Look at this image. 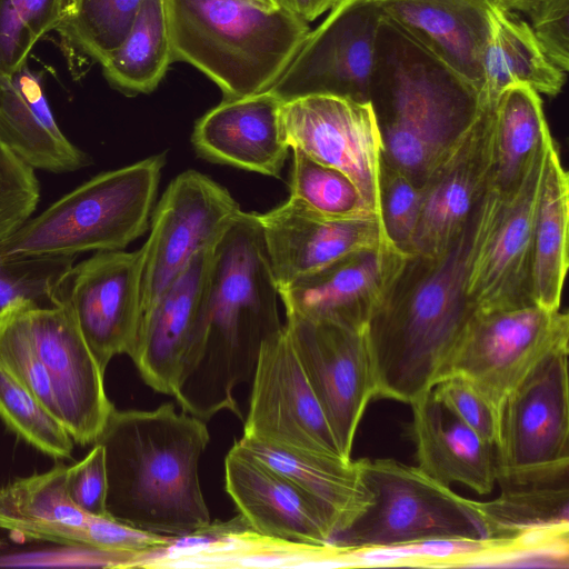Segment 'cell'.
<instances>
[{"label": "cell", "mask_w": 569, "mask_h": 569, "mask_svg": "<svg viewBox=\"0 0 569 569\" xmlns=\"http://www.w3.org/2000/svg\"><path fill=\"white\" fill-rule=\"evenodd\" d=\"M0 420L43 455L57 460L71 458L74 442L61 421L2 367Z\"/></svg>", "instance_id": "36"}, {"label": "cell", "mask_w": 569, "mask_h": 569, "mask_svg": "<svg viewBox=\"0 0 569 569\" xmlns=\"http://www.w3.org/2000/svg\"><path fill=\"white\" fill-rule=\"evenodd\" d=\"M408 254L392 243L347 256L279 288L286 312L366 328Z\"/></svg>", "instance_id": "22"}, {"label": "cell", "mask_w": 569, "mask_h": 569, "mask_svg": "<svg viewBox=\"0 0 569 569\" xmlns=\"http://www.w3.org/2000/svg\"><path fill=\"white\" fill-rule=\"evenodd\" d=\"M501 198L489 188L459 236L436 254H409L367 325L376 399L428 396L478 311L467 295L470 263Z\"/></svg>", "instance_id": "1"}, {"label": "cell", "mask_w": 569, "mask_h": 569, "mask_svg": "<svg viewBox=\"0 0 569 569\" xmlns=\"http://www.w3.org/2000/svg\"><path fill=\"white\" fill-rule=\"evenodd\" d=\"M547 58L557 68L569 69V0H537L526 13Z\"/></svg>", "instance_id": "44"}, {"label": "cell", "mask_w": 569, "mask_h": 569, "mask_svg": "<svg viewBox=\"0 0 569 569\" xmlns=\"http://www.w3.org/2000/svg\"><path fill=\"white\" fill-rule=\"evenodd\" d=\"M431 396L481 438L497 445L500 430L499 415L468 381L456 376L445 377L435 385Z\"/></svg>", "instance_id": "42"}, {"label": "cell", "mask_w": 569, "mask_h": 569, "mask_svg": "<svg viewBox=\"0 0 569 569\" xmlns=\"http://www.w3.org/2000/svg\"><path fill=\"white\" fill-rule=\"evenodd\" d=\"M8 547V542L0 536V551Z\"/></svg>", "instance_id": "48"}, {"label": "cell", "mask_w": 569, "mask_h": 569, "mask_svg": "<svg viewBox=\"0 0 569 569\" xmlns=\"http://www.w3.org/2000/svg\"><path fill=\"white\" fill-rule=\"evenodd\" d=\"M361 466L372 501L331 546L351 549L438 538H485L472 499L459 496L417 466L390 458H362Z\"/></svg>", "instance_id": "7"}, {"label": "cell", "mask_w": 569, "mask_h": 569, "mask_svg": "<svg viewBox=\"0 0 569 569\" xmlns=\"http://www.w3.org/2000/svg\"><path fill=\"white\" fill-rule=\"evenodd\" d=\"M142 0H69L56 30L74 50L102 64L123 42Z\"/></svg>", "instance_id": "35"}, {"label": "cell", "mask_w": 569, "mask_h": 569, "mask_svg": "<svg viewBox=\"0 0 569 569\" xmlns=\"http://www.w3.org/2000/svg\"><path fill=\"white\" fill-rule=\"evenodd\" d=\"M292 150L290 198L328 216L372 213L367 209L355 183L345 173L313 160L299 149Z\"/></svg>", "instance_id": "38"}, {"label": "cell", "mask_w": 569, "mask_h": 569, "mask_svg": "<svg viewBox=\"0 0 569 569\" xmlns=\"http://www.w3.org/2000/svg\"><path fill=\"white\" fill-rule=\"evenodd\" d=\"M239 212L228 190L200 172L189 170L171 181L141 247V315L194 256L214 249Z\"/></svg>", "instance_id": "11"}, {"label": "cell", "mask_w": 569, "mask_h": 569, "mask_svg": "<svg viewBox=\"0 0 569 569\" xmlns=\"http://www.w3.org/2000/svg\"><path fill=\"white\" fill-rule=\"evenodd\" d=\"M493 106L482 102L473 123L420 187L410 254H436L449 247L489 190Z\"/></svg>", "instance_id": "20"}, {"label": "cell", "mask_w": 569, "mask_h": 569, "mask_svg": "<svg viewBox=\"0 0 569 569\" xmlns=\"http://www.w3.org/2000/svg\"><path fill=\"white\" fill-rule=\"evenodd\" d=\"M251 381L243 438L345 459L284 327L263 343Z\"/></svg>", "instance_id": "13"}, {"label": "cell", "mask_w": 569, "mask_h": 569, "mask_svg": "<svg viewBox=\"0 0 569 569\" xmlns=\"http://www.w3.org/2000/svg\"><path fill=\"white\" fill-rule=\"evenodd\" d=\"M546 149L536 158L517 191L501 199L472 258L467 295L479 311L536 305L532 296V232Z\"/></svg>", "instance_id": "18"}, {"label": "cell", "mask_w": 569, "mask_h": 569, "mask_svg": "<svg viewBox=\"0 0 569 569\" xmlns=\"http://www.w3.org/2000/svg\"><path fill=\"white\" fill-rule=\"evenodd\" d=\"M164 156L102 172L0 241V260L126 248L148 228Z\"/></svg>", "instance_id": "6"}, {"label": "cell", "mask_w": 569, "mask_h": 569, "mask_svg": "<svg viewBox=\"0 0 569 569\" xmlns=\"http://www.w3.org/2000/svg\"><path fill=\"white\" fill-rule=\"evenodd\" d=\"M569 481L500 487L498 498L472 499L485 538L568 533Z\"/></svg>", "instance_id": "33"}, {"label": "cell", "mask_w": 569, "mask_h": 569, "mask_svg": "<svg viewBox=\"0 0 569 569\" xmlns=\"http://www.w3.org/2000/svg\"><path fill=\"white\" fill-rule=\"evenodd\" d=\"M257 216L278 289L347 256L391 243L373 213L328 216L289 197Z\"/></svg>", "instance_id": "19"}, {"label": "cell", "mask_w": 569, "mask_h": 569, "mask_svg": "<svg viewBox=\"0 0 569 569\" xmlns=\"http://www.w3.org/2000/svg\"><path fill=\"white\" fill-rule=\"evenodd\" d=\"M551 138L539 93L522 83L507 88L493 106L490 189L511 197Z\"/></svg>", "instance_id": "31"}, {"label": "cell", "mask_w": 569, "mask_h": 569, "mask_svg": "<svg viewBox=\"0 0 569 569\" xmlns=\"http://www.w3.org/2000/svg\"><path fill=\"white\" fill-rule=\"evenodd\" d=\"M171 62L164 1L142 0L126 39L101 66L112 87L136 94L152 91Z\"/></svg>", "instance_id": "34"}, {"label": "cell", "mask_w": 569, "mask_h": 569, "mask_svg": "<svg viewBox=\"0 0 569 569\" xmlns=\"http://www.w3.org/2000/svg\"><path fill=\"white\" fill-rule=\"evenodd\" d=\"M282 103L269 90L224 98L197 121L192 143L208 160L279 177L290 148Z\"/></svg>", "instance_id": "23"}, {"label": "cell", "mask_w": 569, "mask_h": 569, "mask_svg": "<svg viewBox=\"0 0 569 569\" xmlns=\"http://www.w3.org/2000/svg\"><path fill=\"white\" fill-rule=\"evenodd\" d=\"M382 14L376 0H338L269 91L282 102L310 94L369 102Z\"/></svg>", "instance_id": "12"}, {"label": "cell", "mask_w": 569, "mask_h": 569, "mask_svg": "<svg viewBox=\"0 0 569 569\" xmlns=\"http://www.w3.org/2000/svg\"><path fill=\"white\" fill-rule=\"evenodd\" d=\"M256 1L261 2V3H263V4L268 6V7H276V8H278L276 6V3H274V0H256Z\"/></svg>", "instance_id": "47"}, {"label": "cell", "mask_w": 569, "mask_h": 569, "mask_svg": "<svg viewBox=\"0 0 569 569\" xmlns=\"http://www.w3.org/2000/svg\"><path fill=\"white\" fill-rule=\"evenodd\" d=\"M409 436L417 467L437 482L488 495L497 480L496 446L458 420L431 392L412 403Z\"/></svg>", "instance_id": "24"}, {"label": "cell", "mask_w": 569, "mask_h": 569, "mask_svg": "<svg viewBox=\"0 0 569 569\" xmlns=\"http://www.w3.org/2000/svg\"><path fill=\"white\" fill-rule=\"evenodd\" d=\"M39 199L34 169L24 163L0 136V241L30 219Z\"/></svg>", "instance_id": "41"}, {"label": "cell", "mask_w": 569, "mask_h": 569, "mask_svg": "<svg viewBox=\"0 0 569 569\" xmlns=\"http://www.w3.org/2000/svg\"><path fill=\"white\" fill-rule=\"evenodd\" d=\"M531 542L518 538H438L406 545L340 548L336 561L347 566L463 567L528 560Z\"/></svg>", "instance_id": "32"}, {"label": "cell", "mask_w": 569, "mask_h": 569, "mask_svg": "<svg viewBox=\"0 0 569 569\" xmlns=\"http://www.w3.org/2000/svg\"><path fill=\"white\" fill-rule=\"evenodd\" d=\"M497 1L376 0L385 16L479 89L489 14Z\"/></svg>", "instance_id": "25"}, {"label": "cell", "mask_w": 569, "mask_h": 569, "mask_svg": "<svg viewBox=\"0 0 569 569\" xmlns=\"http://www.w3.org/2000/svg\"><path fill=\"white\" fill-rule=\"evenodd\" d=\"M569 317L537 305L477 311L440 379L473 386L499 415L508 396L547 357L568 349ZM439 379V380H440Z\"/></svg>", "instance_id": "9"}, {"label": "cell", "mask_w": 569, "mask_h": 569, "mask_svg": "<svg viewBox=\"0 0 569 569\" xmlns=\"http://www.w3.org/2000/svg\"><path fill=\"white\" fill-rule=\"evenodd\" d=\"M421 210V189L406 174L381 161L379 211L389 241L410 254Z\"/></svg>", "instance_id": "40"}, {"label": "cell", "mask_w": 569, "mask_h": 569, "mask_svg": "<svg viewBox=\"0 0 569 569\" xmlns=\"http://www.w3.org/2000/svg\"><path fill=\"white\" fill-rule=\"evenodd\" d=\"M496 460L499 487L569 480L568 349L541 361L506 399Z\"/></svg>", "instance_id": "8"}, {"label": "cell", "mask_w": 569, "mask_h": 569, "mask_svg": "<svg viewBox=\"0 0 569 569\" xmlns=\"http://www.w3.org/2000/svg\"><path fill=\"white\" fill-rule=\"evenodd\" d=\"M283 327L342 457L351 459L360 421L376 399L367 327L290 312Z\"/></svg>", "instance_id": "10"}, {"label": "cell", "mask_w": 569, "mask_h": 569, "mask_svg": "<svg viewBox=\"0 0 569 569\" xmlns=\"http://www.w3.org/2000/svg\"><path fill=\"white\" fill-rule=\"evenodd\" d=\"M278 297L258 216L240 210L212 251L202 336L174 398L181 410L202 420L223 410L242 418L234 390L283 327Z\"/></svg>", "instance_id": "2"}, {"label": "cell", "mask_w": 569, "mask_h": 569, "mask_svg": "<svg viewBox=\"0 0 569 569\" xmlns=\"http://www.w3.org/2000/svg\"><path fill=\"white\" fill-rule=\"evenodd\" d=\"M67 469L58 461L44 472L0 487V529L21 539L92 548L98 516L84 512L71 500Z\"/></svg>", "instance_id": "26"}, {"label": "cell", "mask_w": 569, "mask_h": 569, "mask_svg": "<svg viewBox=\"0 0 569 569\" xmlns=\"http://www.w3.org/2000/svg\"><path fill=\"white\" fill-rule=\"evenodd\" d=\"M569 178L556 142H548L535 207L532 296L539 307L560 309L568 270Z\"/></svg>", "instance_id": "30"}, {"label": "cell", "mask_w": 569, "mask_h": 569, "mask_svg": "<svg viewBox=\"0 0 569 569\" xmlns=\"http://www.w3.org/2000/svg\"><path fill=\"white\" fill-rule=\"evenodd\" d=\"M69 0H0V77L27 64L30 51L59 26Z\"/></svg>", "instance_id": "37"}, {"label": "cell", "mask_w": 569, "mask_h": 569, "mask_svg": "<svg viewBox=\"0 0 569 569\" xmlns=\"http://www.w3.org/2000/svg\"><path fill=\"white\" fill-rule=\"evenodd\" d=\"M369 102L382 161L419 188L481 110L480 89L382 14Z\"/></svg>", "instance_id": "4"}, {"label": "cell", "mask_w": 569, "mask_h": 569, "mask_svg": "<svg viewBox=\"0 0 569 569\" xmlns=\"http://www.w3.org/2000/svg\"><path fill=\"white\" fill-rule=\"evenodd\" d=\"M237 441L290 479L317 505L331 528L332 539L352 525L372 501L361 459L288 451L243 437Z\"/></svg>", "instance_id": "28"}, {"label": "cell", "mask_w": 569, "mask_h": 569, "mask_svg": "<svg viewBox=\"0 0 569 569\" xmlns=\"http://www.w3.org/2000/svg\"><path fill=\"white\" fill-rule=\"evenodd\" d=\"M66 485L71 500L84 512L109 517L106 508L107 469L101 445L93 443L84 458L68 467Z\"/></svg>", "instance_id": "43"}, {"label": "cell", "mask_w": 569, "mask_h": 569, "mask_svg": "<svg viewBox=\"0 0 569 569\" xmlns=\"http://www.w3.org/2000/svg\"><path fill=\"white\" fill-rule=\"evenodd\" d=\"M224 488L256 535L312 548L331 546V528L317 505L237 440L224 459Z\"/></svg>", "instance_id": "21"}, {"label": "cell", "mask_w": 569, "mask_h": 569, "mask_svg": "<svg viewBox=\"0 0 569 569\" xmlns=\"http://www.w3.org/2000/svg\"><path fill=\"white\" fill-rule=\"evenodd\" d=\"M22 327L50 377L60 421L74 443L93 445L114 406L99 367L71 312L61 302L14 301Z\"/></svg>", "instance_id": "14"}, {"label": "cell", "mask_w": 569, "mask_h": 569, "mask_svg": "<svg viewBox=\"0 0 569 569\" xmlns=\"http://www.w3.org/2000/svg\"><path fill=\"white\" fill-rule=\"evenodd\" d=\"M0 136L32 169L70 172L86 166L88 160L60 130L41 78L28 64L0 77Z\"/></svg>", "instance_id": "27"}, {"label": "cell", "mask_w": 569, "mask_h": 569, "mask_svg": "<svg viewBox=\"0 0 569 569\" xmlns=\"http://www.w3.org/2000/svg\"><path fill=\"white\" fill-rule=\"evenodd\" d=\"M143 251H98L64 273L54 303L71 312L103 372L110 360L129 355L141 316Z\"/></svg>", "instance_id": "16"}, {"label": "cell", "mask_w": 569, "mask_h": 569, "mask_svg": "<svg viewBox=\"0 0 569 569\" xmlns=\"http://www.w3.org/2000/svg\"><path fill=\"white\" fill-rule=\"evenodd\" d=\"M210 441L204 420L170 402L152 410L113 409L94 443L103 447L108 516L176 539L211 525L199 461Z\"/></svg>", "instance_id": "3"}, {"label": "cell", "mask_w": 569, "mask_h": 569, "mask_svg": "<svg viewBox=\"0 0 569 569\" xmlns=\"http://www.w3.org/2000/svg\"><path fill=\"white\" fill-rule=\"evenodd\" d=\"M281 118L289 147L345 173L380 217L382 142L371 103L310 94L283 102Z\"/></svg>", "instance_id": "15"}, {"label": "cell", "mask_w": 569, "mask_h": 569, "mask_svg": "<svg viewBox=\"0 0 569 569\" xmlns=\"http://www.w3.org/2000/svg\"><path fill=\"white\" fill-rule=\"evenodd\" d=\"M76 257L0 260V312L21 299L56 305L57 288L61 278L73 266Z\"/></svg>", "instance_id": "39"}, {"label": "cell", "mask_w": 569, "mask_h": 569, "mask_svg": "<svg viewBox=\"0 0 569 569\" xmlns=\"http://www.w3.org/2000/svg\"><path fill=\"white\" fill-rule=\"evenodd\" d=\"M501 4L512 11H520L527 13V11L536 3L537 0H498Z\"/></svg>", "instance_id": "46"}, {"label": "cell", "mask_w": 569, "mask_h": 569, "mask_svg": "<svg viewBox=\"0 0 569 569\" xmlns=\"http://www.w3.org/2000/svg\"><path fill=\"white\" fill-rule=\"evenodd\" d=\"M212 251L199 252L141 315L129 352L142 380L176 398L182 370L202 336Z\"/></svg>", "instance_id": "17"}, {"label": "cell", "mask_w": 569, "mask_h": 569, "mask_svg": "<svg viewBox=\"0 0 569 569\" xmlns=\"http://www.w3.org/2000/svg\"><path fill=\"white\" fill-rule=\"evenodd\" d=\"M338 0H274L278 8L310 22L330 10Z\"/></svg>", "instance_id": "45"}, {"label": "cell", "mask_w": 569, "mask_h": 569, "mask_svg": "<svg viewBox=\"0 0 569 569\" xmlns=\"http://www.w3.org/2000/svg\"><path fill=\"white\" fill-rule=\"evenodd\" d=\"M481 70V102L491 106L516 83L527 84L538 93L557 96L566 81V72L547 58L528 21L499 1L490 10Z\"/></svg>", "instance_id": "29"}, {"label": "cell", "mask_w": 569, "mask_h": 569, "mask_svg": "<svg viewBox=\"0 0 569 569\" xmlns=\"http://www.w3.org/2000/svg\"><path fill=\"white\" fill-rule=\"evenodd\" d=\"M172 61H184L224 98L268 91L311 31L308 22L256 0H163Z\"/></svg>", "instance_id": "5"}]
</instances>
